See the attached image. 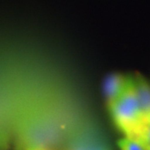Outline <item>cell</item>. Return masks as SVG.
<instances>
[{
  "label": "cell",
  "instance_id": "obj_1",
  "mask_svg": "<svg viewBox=\"0 0 150 150\" xmlns=\"http://www.w3.org/2000/svg\"><path fill=\"white\" fill-rule=\"evenodd\" d=\"M108 108L118 129L127 137L133 136L144 121L134 90L133 76H128L122 94Z\"/></svg>",
  "mask_w": 150,
  "mask_h": 150
},
{
  "label": "cell",
  "instance_id": "obj_3",
  "mask_svg": "<svg viewBox=\"0 0 150 150\" xmlns=\"http://www.w3.org/2000/svg\"><path fill=\"white\" fill-rule=\"evenodd\" d=\"M128 76L113 73L106 77L103 82V94L108 107L115 102L125 88Z\"/></svg>",
  "mask_w": 150,
  "mask_h": 150
},
{
  "label": "cell",
  "instance_id": "obj_2",
  "mask_svg": "<svg viewBox=\"0 0 150 150\" xmlns=\"http://www.w3.org/2000/svg\"><path fill=\"white\" fill-rule=\"evenodd\" d=\"M134 90L144 120H150V83L139 73L133 76Z\"/></svg>",
  "mask_w": 150,
  "mask_h": 150
},
{
  "label": "cell",
  "instance_id": "obj_5",
  "mask_svg": "<svg viewBox=\"0 0 150 150\" xmlns=\"http://www.w3.org/2000/svg\"><path fill=\"white\" fill-rule=\"evenodd\" d=\"M118 146L120 150H145L139 142L127 136L118 140Z\"/></svg>",
  "mask_w": 150,
  "mask_h": 150
},
{
  "label": "cell",
  "instance_id": "obj_4",
  "mask_svg": "<svg viewBox=\"0 0 150 150\" xmlns=\"http://www.w3.org/2000/svg\"><path fill=\"white\" fill-rule=\"evenodd\" d=\"M140 144H150V120H144L133 136L129 137Z\"/></svg>",
  "mask_w": 150,
  "mask_h": 150
},
{
  "label": "cell",
  "instance_id": "obj_6",
  "mask_svg": "<svg viewBox=\"0 0 150 150\" xmlns=\"http://www.w3.org/2000/svg\"><path fill=\"white\" fill-rule=\"evenodd\" d=\"M144 147L145 150H150V144H141Z\"/></svg>",
  "mask_w": 150,
  "mask_h": 150
}]
</instances>
